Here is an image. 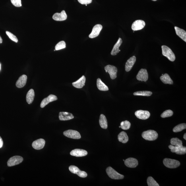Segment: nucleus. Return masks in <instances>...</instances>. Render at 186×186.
Masks as SVG:
<instances>
[{
  "instance_id": "obj_1",
  "label": "nucleus",
  "mask_w": 186,
  "mask_h": 186,
  "mask_svg": "<svg viewBox=\"0 0 186 186\" xmlns=\"http://www.w3.org/2000/svg\"><path fill=\"white\" fill-rule=\"evenodd\" d=\"M142 136L146 140L152 141L158 138V135L157 132L154 130H149L143 132Z\"/></svg>"
},
{
  "instance_id": "obj_2",
  "label": "nucleus",
  "mask_w": 186,
  "mask_h": 186,
  "mask_svg": "<svg viewBox=\"0 0 186 186\" xmlns=\"http://www.w3.org/2000/svg\"><path fill=\"white\" fill-rule=\"evenodd\" d=\"M162 55L167 58L169 61H174L175 59V56L174 53L171 49L166 45L162 46Z\"/></svg>"
},
{
  "instance_id": "obj_3",
  "label": "nucleus",
  "mask_w": 186,
  "mask_h": 186,
  "mask_svg": "<svg viewBox=\"0 0 186 186\" xmlns=\"http://www.w3.org/2000/svg\"><path fill=\"white\" fill-rule=\"evenodd\" d=\"M106 171L107 175L112 179L120 180L124 178V175L120 174L111 167H107Z\"/></svg>"
},
{
  "instance_id": "obj_4",
  "label": "nucleus",
  "mask_w": 186,
  "mask_h": 186,
  "mask_svg": "<svg viewBox=\"0 0 186 186\" xmlns=\"http://www.w3.org/2000/svg\"><path fill=\"white\" fill-rule=\"evenodd\" d=\"M163 163L165 167L171 169L177 168L180 165L179 161L169 158L164 159Z\"/></svg>"
},
{
  "instance_id": "obj_5",
  "label": "nucleus",
  "mask_w": 186,
  "mask_h": 186,
  "mask_svg": "<svg viewBox=\"0 0 186 186\" xmlns=\"http://www.w3.org/2000/svg\"><path fill=\"white\" fill-rule=\"evenodd\" d=\"M105 71L109 74L112 79H115L117 77L118 69L115 66L107 65L105 67Z\"/></svg>"
},
{
  "instance_id": "obj_6",
  "label": "nucleus",
  "mask_w": 186,
  "mask_h": 186,
  "mask_svg": "<svg viewBox=\"0 0 186 186\" xmlns=\"http://www.w3.org/2000/svg\"><path fill=\"white\" fill-rule=\"evenodd\" d=\"M63 135L66 137L73 139H78L81 138L80 134L76 130H69L63 132Z\"/></svg>"
},
{
  "instance_id": "obj_7",
  "label": "nucleus",
  "mask_w": 186,
  "mask_h": 186,
  "mask_svg": "<svg viewBox=\"0 0 186 186\" xmlns=\"http://www.w3.org/2000/svg\"><path fill=\"white\" fill-rule=\"evenodd\" d=\"M69 169L72 173L77 174L81 177L85 178L87 176V174L85 172L81 171L77 167L74 165H71Z\"/></svg>"
},
{
  "instance_id": "obj_8",
  "label": "nucleus",
  "mask_w": 186,
  "mask_h": 186,
  "mask_svg": "<svg viewBox=\"0 0 186 186\" xmlns=\"http://www.w3.org/2000/svg\"><path fill=\"white\" fill-rule=\"evenodd\" d=\"M23 161V158L22 156H15L11 157L7 162L8 167H12L20 164Z\"/></svg>"
},
{
  "instance_id": "obj_9",
  "label": "nucleus",
  "mask_w": 186,
  "mask_h": 186,
  "mask_svg": "<svg viewBox=\"0 0 186 186\" xmlns=\"http://www.w3.org/2000/svg\"><path fill=\"white\" fill-rule=\"evenodd\" d=\"M136 79L140 81L146 82L148 79V74L146 69H142L138 72Z\"/></svg>"
},
{
  "instance_id": "obj_10",
  "label": "nucleus",
  "mask_w": 186,
  "mask_h": 186,
  "mask_svg": "<svg viewBox=\"0 0 186 186\" xmlns=\"http://www.w3.org/2000/svg\"><path fill=\"white\" fill-rule=\"evenodd\" d=\"M146 23L143 20H138L135 21L132 24V30L133 31H137L142 30L145 26Z\"/></svg>"
},
{
  "instance_id": "obj_11",
  "label": "nucleus",
  "mask_w": 186,
  "mask_h": 186,
  "mask_svg": "<svg viewBox=\"0 0 186 186\" xmlns=\"http://www.w3.org/2000/svg\"><path fill=\"white\" fill-rule=\"evenodd\" d=\"M58 98L56 96L53 94H50L47 97L43 99L41 101L40 107L41 108H43L46 105L48 104V103L53 101L57 100Z\"/></svg>"
},
{
  "instance_id": "obj_12",
  "label": "nucleus",
  "mask_w": 186,
  "mask_h": 186,
  "mask_svg": "<svg viewBox=\"0 0 186 186\" xmlns=\"http://www.w3.org/2000/svg\"><path fill=\"white\" fill-rule=\"evenodd\" d=\"M135 115L138 119L141 120L147 119L150 116V113L148 111L142 110L136 111Z\"/></svg>"
},
{
  "instance_id": "obj_13",
  "label": "nucleus",
  "mask_w": 186,
  "mask_h": 186,
  "mask_svg": "<svg viewBox=\"0 0 186 186\" xmlns=\"http://www.w3.org/2000/svg\"><path fill=\"white\" fill-rule=\"evenodd\" d=\"M102 28V26L100 24L96 25L92 29V32L89 35L90 38H94L98 36Z\"/></svg>"
},
{
  "instance_id": "obj_14",
  "label": "nucleus",
  "mask_w": 186,
  "mask_h": 186,
  "mask_svg": "<svg viewBox=\"0 0 186 186\" xmlns=\"http://www.w3.org/2000/svg\"><path fill=\"white\" fill-rule=\"evenodd\" d=\"M125 164L126 166L130 168H135L138 165L137 159L133 158H130L125 161Z\"/></svg>"
},
{
  "instance_id": "obj_15",
  "label": "nucleus",
  "mask_w": 186,
  "mask_h": 186,
  "mask_svg": "<svg viewBox=\"0 0 186 186\" xmlns=\"http://www.w3.org/2000/svg\"><path fill=\"white\" fill-rule=\"evenodd\" d=\"M45 144V140L43 138H40L33 142L32 143V146L35 149L40 150L44 147Z\"/></svg>"
},
{
  "instance_id": "obj_16",
  "label": "nucleus",
  "mask_w": 186,
  "mask_h": 186,
  "mask_svg": "<svg viewBox=\"0 0 186 186\" xmlns=\"http://www.w3.org/2000/svg\"><path fill=\"white\" fill-rule=\"evenodd\" d=\"M67 16L65 10H63L61 13H56L53 16V19L57 21H62L67 19Z\"/></svg>"
},
{
  "instance_id": "obj_17",
  "label": "nucleus",
  "mask_w": 186,
  "mask_h": 186,
  "mask_svg": "<svg viewBox=\"0 0 186 186\" xmlns=\"http://www.w3.org/2000/svg\"><path fill=\"white\" fill-rule=\"evenodd\" d=\"M71 156L76 157H82L87 156L88 152L85 150L80 149H75L71 151L70 153Z\"/></svg>"
},
{
  "instance_id": "obj_18",
  "label": "nucleus",
  "mask_w": 186,
  "mask_h": 186,
  "mask_svg": "<svg viewBox=\"0 0 186 186\" xmlns=\"http://www.w3.org/2000/svg\"><path fill=\"white\" fill-rule=\"evenodd\" d=\"M59 118L60 120L67 121L74 119V117L72 113L62 112L59 113Z\"/></svg>"
},
{
  "instance_id": "obj_19",
  "label": "nucleus",
  "mask_w": 186,
  "mask_h": 186,
  "mask_svg": "<svg viewBox=\"0 0 186 186\" xmlns=\"http://www.w3.org/2000/svg\"><path fill=\"white\" fill-rule=\"evenodd\" d=\"M136 61V58L135 56H133L128 60L125 66L126 71L129 72L131 70L134 63H135Z\"/></svg>"
},
{
  "instance_id": "obj_20",
  "label": "nucleus",
  "mask_w": 186,
  "mask_h": 186,
  "mask_svg": "<svg viewBox=\"0 0 186 186\" xmlns=\"http://www.w3.org/2000/svg\"><path fill=\"white\" fill-rule=\"evenodd\" d=\"M27 77L25 74L21 76L16 83V86L17 88H21L23 87L26 84Z\"/></svg>"
},
{
  "instance_id": "obj_21",
  "label": "nucleus",
  "mask_w": 186,
  "mask_h": 186,
  "mask_svg": "<svg viewBox=\"0 0 186 186\" xmlns=\"http://www.w3.org/2000/svg\"><path fill=\"white\" fill-rule=\"evenodd\" d=\"M86 80L85 76H83L76 81L72 83V85L76 88H81L85 85Z\"/></svg>"
},
{
  "instance_id": "obj_22",
  "label": "nucleus",
  "mask_w": 186,
  "mask_h": 186,
  "mask_svg": "<svg viewBox=\"0 0 186 186\" xmlns=\"http://www.w3.org/2000/svg\"><path fill=\"white\" fill-rule=\"evenodd\" d=\"M122 43H123V40L121 38H119L117 42L115 43L113 47V48L112 50L111 54L112 56L116 55L117 53H118L120 50L119 49V47L120 46Z\"/></svg>"
},
{
  "instance_id": "obj_23",
  "label": "nucleus",
  "mask_w": 186,
  "mask_h": 186,
  "mask_svg": "<svg viewBox=\"0 0 186 186\" xmlns=\"http://www.w3.org/2000/svg\"><path fill=\"white\" fill-rule=\"evenodd\" d=\"M176 33L178 36L182 39L183 40L186 42V32L185 30L180 28L178 27H174Z\"/></svg>"
},
{
  "instance_id": "obj_24",
  "label": "nucleus",
  "mask_w": 186,
  "mask_h": 186,
  "mask_svg": "<svg viewBox=\"0 0 186 186\" xmlns=\"http://www.w3.org/2000/svg\"><path fill=\"white\" fill-rule=\"evenodd\" d=\"M35 96L34 90L31 89L27 93L26 99L27 102L29 104H31L34 100Z\"/></svg>"
},
{
  "instance_id": "obj_25",
  "label": "nucleus",
  "mask_w": 186,
  "mask_h": 186,
  "mask_svg": "<svg viewBox=\"0 0 186 186\" xmlns=\"http://www.w3.org/2000/svg\"><path fill=\"white\" fill-rule=\"evenodd\" d=\"M118 140L120 142L125 143L129 140V137L125 132H121L118 135Z\"/></svg>"
},
{
  "instance_id": "obj_26",
  "label": "nucleus",
  "mask_w": 186,
  "mask_h": 186,
  "mask_svg": "<svg viewBox=\"0 0 186 186\" xmlns=\"http://www.w3.org/2000/svg\"><path fill=\"white\" fill-rule=\"evenodd\" d=\"M160 79L161 81L164 84H172L173 83V80H172L170 76L167 74H165L164 75L162 74Z\"/></svg>"
},
{
  "instance_id": "obj_27",
  "label": "nucleus",
  "mask_w": 186,
  "mask_h": 186,
  "mask_svg": "<svg viewBox=\"0 0 186 186\" xmlns=\"http://www.w3.org/2000/svg\"><path fill=\"white\" fill-rule=\"evenodd\" d=\"M100 127L103 129H106L107 128V123L106 117L104 115L101 114L99 120Z\"/></svg>"
},
{
  "instance_id": "obj_28",
  "label": "nucleus",
  "mask_w": 186,
  "mask_h": 186,
  "mask_svg": "<svg viewBox=\"0 0 186 186\" xmlns=\"http://www.w3.org/2000/svg\"><path fill=\"white\" fill-rule=\"evenodd\" d=\"M97 85L98 89L100 91H107L109 90L108 87L102 82L100 78L97 79Z\"/></svg>"
},
{
  "instance_id": "obj_29",
  "label": "nucleus",
  "mask_w": 186,
  "mask_h": 186,
  "mask_svg": "<svg viewBox=\"0 0 186 186\" xmlns=\"http://www.w3.org/2000/svg\"><path fill=\"white\" fill-rule=\"evenodd\" d=\"M171 145L175 146H182V142L177 138H172L171 140Z\"/></svg>"
},
{
  "instance_id": "obj_30",
  "label": "nucleus",
  "mask_w": 186,
  "mask_h": 186,
  "mask_svg": "<svg viewBox=\"0 0 186 186\" xmlns=\"http://www.w3.org/2000/svg\"><path fill=\"white\" fill-rule=\"evenodd\" d=\"M152 94V93L150 91H140L134 92L133 95L134 96H150Z\"/></svg>"
},
{
  "instance_id": "obj_31",
  "label": "nucleus",
  "mask_w": 186,
  "mask_h": 186,
  "mask_svg": "<svg viewBox=\"0 0 186 186\" xmlns=\"http://www.w3.org/2000/svg\"><path fill=\"white\" fill-rule=\"evenodd\" d=\"M186 129V123H181L175 126L173 128V131L174 132H178Z\"/></svg>"
},
{
  "instance_id": "obj_32",
  "label": "nucleus",
  "mask_w": 186,
  "mask_h": 186,
  "mask_svg": "<svg viewBox=\"0 0 186 186\" xmlns=\"http://www.w3.org/2000/svg\"><path fill=\"white\" fill-rule=\"evenodd\" d=\"M120 127L122 129L124 130L129 129L131 127V123L127 120L122 122L120 124Z\"/></svg>"
},
{
  "instance_id": "obj_33",
  "label": "nucleus",
  "mask_w": 186,
  "mask_h": 186,
  "mask_svg": "<svg viewBox=\"0 0 186 186\" xmlns=\"http://www.w3.org/2000/svg\"><path fill=\"white\" fill-rule=\"evenodd\" d=\"M147 182L149 186H159V184L152 177H149Z\"/></svg>"
},
{
  "instance_id": "obj_34",
  "label": "nucleus",
  "mask_w": 186,
  "mask_h": 186,
  "mask_svg": "<svg viewBox=\"0 0 186 186\" xmlns=\"http://www.w3.org/2000/svg\"><path fill=\"white\" fill-rule=\"evenodd\" d=\"M66 47V44L65 41H60L56 45L55 49L56 50H59L63 49Z\"/></svg>"
},
{
  "instance_id": "obj_35",
  "label": "nucleus",
  "mask_w": 186,
  "mask_h": 186,
  "mask_svg": "<svg viewBox=\"0 0 186 186\" xmlns=\"http://www.w3.org/2000/svg\"><path fill=\"white\" fill-rule=\"evenodd\" d=\"M173 112L170 110L165 111L161 114V116L162 118H165L171 117L173 115Z\"/></svg>"
},
{
  "instance_id": "obj_36",
  "label": "nucleus",
  "mask_w": 186,
  "mask_h": 186,
  "mask_svg": "<svg viewBox=\"0 0 186 186\" xmlns=\"http://www.w3.org/2000/svg\"><path fill=\"white\" fill-rule=\"evenodd\" d=\"M177 154H185L186 153V147L185 146H178L177 151L175 152Z\"/></svg>"
},
{
  "instance_id": "obj_37",
  "label": "nucleus",
  "mask_w": 186,
  "mask_h": 186,
  "mask_svg": "<svg viewBox=\"0 0 186 186\" xmlns=\"http://www.w3.org/2000/svg\"><path fill=\"white\" fill-rule=\"evenodd\" d=\"M6 34L7 35L8 37H9V38L11 39L12 41L16 43H17L18 42V40L17 37L15 35L12 34L11 32H8V31H6Z\"/></svg>"
},
{
  "instance_id": "obj_38",
  "label": "nucleus",
  "mask_w": 186,
  "mask_h": 186,
  "mask_svg": "<svg viewBox=\"0 0 186 186\" xmlns=\"http://www.w3.org/2000/svg\"><path fill=\"white\" fill-rule=\"evenodd\" d=\"M11 1L12 4L16 7H20L22 6L21 0H11Z\"/></svg>"
},
{
  "instance_id": "obj_39",
  "label": "nucleus",
  "mask_w": 186,
  "mask_h": 186,
  "mask_svg": "<svg viewBox=\"0 0 186 186\" xmlns=\"http://www.w3.org/2000/svg\"><path fill=\"white\" fill-rule=\"evenodd\" d=\"M79 3L82 5H87L92 3V0H78Z\"/></svg>"
},
{
  "instance_id": "obj_40",
  "label": "nucleus",
  "mask_w": 186,
  "mask_h": 186,
  "mask_svg": "<svg viewBox=\"0 0 186 186\" xmlns=\"http://www.w3.org/2000/svg\"><path fill=\"white\" fill-rule=\"evenodd\" d=\"M3 141L1 138L0 136V148H1L3 146Z\"/></svg>"
},
{
  "instance_id": "obj_41",
  "label": "nucleus",
  "mask_w": 186,
  "mask_h": 186,
  "mask_svg": "<svg viewBox=\"0 0 186 186\" xmlns=\"http://www.w3.org/2000/svg\"><path fill=\"white\" fill-rule=\"evenodd\" d=\"M3 42V40H2V39L1 36H0V43H1Z\"/></svg>"
},
{
  "instance_id": "obj_42",
  "label": "nucleus",
  "mask_w": 186,
  "mask_h": 186,
  "mask_svg": "<svg viewBox=\"0 0 186 186\" xmlns=\"http://www.w3.org/2000/svg\"><path fill=\"white\" fill-rule=\"evenodd\" d=\"M183 138H184V139H185V140H186V133H185V134H184V136H183Z\"/></svg>"
},
{
  "instance_id": "obj_43",
  "label": "nucleus",
  "mask_w": 186,
  "mask_h": 186,
  "mask_svg": "<svg viewBox=\"0 0 186 186\" xmlns=\"http://www.w3.org/2000/svg\"><path fill=\"white\" fill-rule=\"evenodd\" d=\"M1 64H0V70H1Z\"/></svg>"
},
{
  "instance_id": "obj_44",
  "label": "nucleus",
  "mask_w": 186,
  "mask_h": 186,
  "mask_svg": "<svg viewBox=\"0 0 186 186\" xmlns=\"http://www.w3.org/2000/svg\"><path fill=\"white\" fill-rule=\"evenodd\" d=\"M152 1H156L157 0H152Z\"/></svg>"
},
{
  "instance_id": "obj_45",
  "label": "nucleus",
  "mask_w": 186,
  "mask_h": 186,
  "mask_svg": "<svg viewBox=\"0 0 186 186\" xmlns=\"http://www.w3.org/2000/svg\"><path fill=\"white\" fill-rule=\"evenodd\" d=\"M119 127L120 128H121L120 126H119Z\"/></svg>"
},
{
  "instance_id": "obj_46",
  "label": "nucleus",
  "mask_w": 186,
  "mask_h": 186,
  "mask_svg": "<svg viewBox=\"0 0 186 186\" xmlns=\"http://www.w3.org/2000/svg\"><path fill=\"white\" fill-rule=\"evenodd\" d=\"M123 161H125V160H123Z\"/></svg>"
}]
</instances>
